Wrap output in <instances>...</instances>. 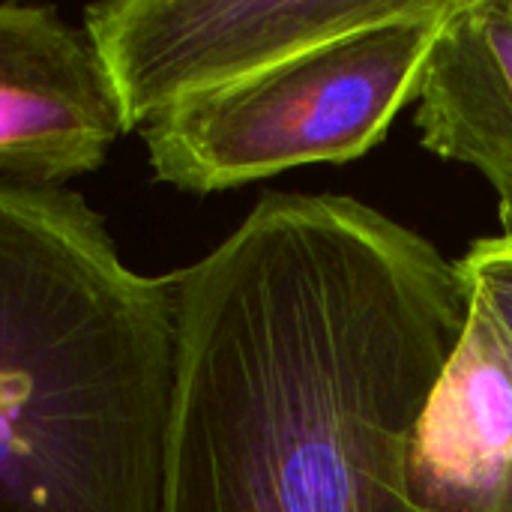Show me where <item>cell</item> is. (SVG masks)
Masks as SVG:
<instances>
[{
	"label": "cell",
	"mask_w": 512,
	"mask_h": 512,
	"mask_svg": "<svg viewBox=\"0 0 512 512\" xmlns=\"http://www.w3.org/2000/svg\"><path fill=\"white\" fill-rule=\"evenodd\" d=\"M159 512H417L408 450L468 315L453 258L348 195H267L174 273Z\"/></svg>",
	"instance_id": "6da1fadb"
},
{
	"label": "cell",
	"mask_w": 512,
	"mask_h": 512,
	"mask_svg": "<svg viewBox=\"0 0 512 512\" xmlns=\"http://www.w3.org/2000/svg\"><path fill=\"white\" fill-rule=\"evenodd\" d=\"M177 285L66 189L0 183V512H159Z\"/></svg>",
	"instance_id": "7a4b0ae2"
},
{
	"label": "cell",
	"mask_w": 512,
	"mask_h": 512,
	"mask_svg": "<svg viewBox=\"0 0 512 512\" xmlns=\"http://www.w3.org/2000/svg\"><path fill=\"white\" fill-rule=\"evenodd\" d=\"M453 3L414 0L396 18L165 111L144 126L153 177L207 195L315 162L366 156L417 99Z\"/></svg>",
	"instance_id": "3957f363"
},
{
	"label": "cell",
	"mask_w": 512,
	"mask_h": 512,
	"mask_svg": "<svg viewBox=\"0 0 512 512\" xmlns=\"http://www.w3.org/2000/svg\"><path fill=\"white\" fill-rule=\"evenodd\" d=\"M414 0H111L84 9L123 129L294 54L402 15Z\"/></svg>",
	"instance_id": "277c9868"
},
{
	"label": "cell",
	"mask_w": 512,
	"mask_h": 512,
	"mask_svg": "<svg viewBox=\"0 0 512 512\" xmlns=\"http://www.w3.org/2000/svg\"><path fill=\"white\" fill-rule=\"evenodd\" d=\"M123 132L87 36L51 6L0 3V183L60 189Z\"/></svg>",
	"instance_id": "5b68a950"
},
{
	"label": "cell",
	"mask_w": 512,
	"mask_h": 512,
	"mask_svg": "<svg viewBox=\"0 0 512 512\" xmlns=\"http://www.w3.org/2000/svg\"><path fill=\"white\" fill-rule=\"evenodd\" d=\"M408 492L417 512H512V336L471 285L411 435Z\"/></svg>",
	"instance_id": "8992f818"
},
{
	"label": "cell",
	"mask_w": 512,
	"mask_h": 512,
	"mask_svg": "<svg viewBox=\"0 0 512 512\" xmlns=\"http://www.w3.org/2000/svg\"><path fill=\"white\" fill-rule=\"evenodd\" d=\"M420 144L486 177L512 234V0H456L414 99Z\"/></svg>",
	"instance_id": "52a82bcc"
},
{
	"label": "cell",
	"mask_w": 512,
	"mask_h": 512,
	"mask_svg": "<svg viewBox=\"0 0 512 512\" xmlns=\"http://www.w3.org/2000/svg\"><path fill=\"white\" fill-rule=\"evenodd\" d=\"M471 288H477L512 336V234L480 237L459 261Z\"/></svg>",
	"instance_id": "ba28073f"
}]
</instances>
